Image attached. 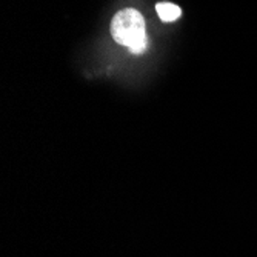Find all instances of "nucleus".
<instances>
[{
  "label": "nucleus",
  "instance_id": "nucleus-2",
  "mask_svg": "<svg viewBox=\"0 0 257 257\" xmlns=\"http://www.w3.org/2000/svg\"><path fill=\"white\" fill-rule=\"evenodd\" d=\"M156 10H157V14L159 17L163 20V22H174L180 17L182 11L177 5L174 4H168V2H162V4H157L156 5Z\"/></svg>",
  "mask_w": 257,
  "mask_h": 257
},
{
  "label": "nucleus",
  "instance_id": "nucleus-1",
  "mask_svg": "<svg viewBox=\"0 0 257 257\" xmlns=\"http://www.w3.org/2000/svg\"><path fill=\"white\" fill-rule=\"evenodd\" d=\"M111 34L115 42L128 46L130 51L134 54L144 53L148 46L145 20L142 14L133 8L122 10L114 16L111 23Z\"/></svg>",
  "mask_w": 257,
  "mask_h": 257
}]
</instances>
